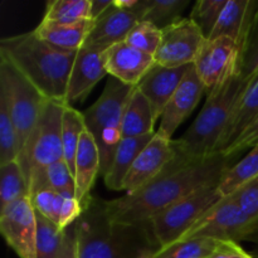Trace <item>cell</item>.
<instances>
[{
  "instance_id": "cell-1",
  "label": "cell",
  "mask_w": 258,
  "mask_h": 258,
  "mask_svg": "<svg viewBox=\"0 0 258 258\" xmlns=\"http://www.w3.org/2000/svg\"><path fill=\"white\" fill-rule=\"evenodd\" d=\"M233 156L214 154L179 165L171 161L151 183L121 198L106 201L111 219L118 223L148 224L154 216L194 191L221 183L234 165Z\"/></svg>"
},
{
  "instance_id": "cell-2",
  "label": "cell",
  "mask_w": 258,
  "mask_h": 258,
  "mask_svg": "<svg viewBox=\"0 0 258 258\" xmlns=\"http://www.w3.org/2000/svg\"><path fill=\"white\" fill-rule=\"evenodd\" d=\"M76 234L78 258H140L160 249L150 224L113 222L106 201L95 197L76 222Z\"/></svg>"
},
{
  "instance_id": "cell-3",
  "label": "cell",
  "mask_w": 258,
  "mask_h": 258,
  "mask_svg": "<svg viewBox=\"0 0 258 258\" xmlns=\"http://www.w3.org/2000/svg\"><path fill=\"white\" fill-rule=\"evenodd\" d=\"M0 55L8 58L48 100L66 103L77 52L54 47L30 30L3 38Z\"/></svg>"
},
{
  "instance_id": "cell-4",
  "label": "cell",
  "mask_w": 258,
  "mask_h": 258,
  "mask_svg": "<svg viewBox=\"0 0 258 258\" xmlns=\"http://www.w3.org/2000/svg\"><path fill=\"white\" fill-rule=\"evenodd\" d=\"M239 75L229 78L219 90L208 96L203 108L188 130L173 140L175 158L173 163L183 165L206 159L217 153L221 139L239 96L248 86Z\"/></svg>"
},
{
  "instance_id": "cell-5",
  "label": "cell",
  "mask_w": 258,
  "mask_h": 258,
  "mask_svg": "<svg viewBox=\"0 0 258 258\" xmlns=\"http://www.w3.org/2000/svg\"><path fill=\"white\" fill-rule=\"evenodd\" d=\"M135 87L111 77L103 92L83 112L86 130L97 144L101 158V174L105 175L112 164L122 136V121L126 106Z\"/></svg>"
},
{
  "instance_id": "cell-6",
  "label": "cell",
  "mask_w": 258,
  "mask_h": 258,
  "mask_svg": "<svg viewBox=\"0 0 258 258\" xmlns=\"http://www.w3.org/2000/svg\"><path fill=\"white\" fill-rule=\"evenodd\" d=\"M66 103L49 100L45 103L34 130L30 134L18 161L29 185L44 176L52 164L63 160L62 123Z\"/></svg>"
},
{
  "instance_id": "cell-7",
  "label": "cell",
  "mask_w": 258,
  "mask_h": 258,
  "mask_svg": "<svg viewBox=\"0 0 258 258\" xmlns=\"http://www.w3.org/2000/svg\"><path fill=\"white\" fill-rule=\"evenodd\" d=\"M0 97L8 106L22 153L49 100L3 55H0Z\"/></svg>"
},
{
  "instance_id": "cell-8",
  "label": "cell",
  "mask_w": 258,
  "mask_h": 258,
  "mask_svg": "<svg viewBox=\"0 0 258 258\" xmlns=\"http://www.w3.org/2000/svg\"><path fill=\"white\" fill-rule=\"evenodd\" d=\"M223 197L219 183L213 184L194 191L154 216L149 224L160 248L176 243Z\"/></svg>"
},
{
  "instance_id": "cell-9",
  "label": "cell",
  "mask_w": 258,
  "mask_h": 258,
  "mask_svg": "<svg viewBox=\"0 0 258 258\" xmlns=\"http://www.w3.org/2000/svg\"><path fill=\"white\" fill-rule=\"evenodd\" d=\"M197 238L258 243V222L237 204L233 197L224 196L178 242Z\"/></svg>"
},
{
  "instance_id": "cell-10",
  "label": "cell",
  "mask_w": 258,
  "mask_h": 258,
  "mask_svg": "<svg viewBox=\"0 0 258 258\" xmlns=\"http://www.w3.org/2000/svg\"><path fill=\"white\" fill-rule=\"evenodd\" d=\"M239 57L241 48L232 38L221 37L204 42L193 64L207 95L214 93L229 78L238 75Z\"/></svg>"
},
{
  "instance_id": "cell-11",
  "label": "cell",
  "mask_w": 258,
  "mask_h": 258,
  "mask_svg": "<svg viewBox=\"0 0 258 258\" xmlns=\"http://www.w3.org/2000/svg\"><path fill=\"white\" fill-rule=\"evenodd\" d=\"M206 40L190 18H181L161 29V43L154 55L155 63L169 68L193 64Z\"/></svg>"
},
{
  "instance_id": "cell-12",
  "label": "cell",
  "mask_w": 258,
  "mask_h": 258,
  "mask_svg": "<svg viewBox=\"0 0 258 258\" xmlns=\"http://www.w3.org/2000/svg\"><path fill=\"white\" fill-rule=\"evenodd\" d=\"M0 231L19 258H37V214L29 197L0 211Z\"/></svg>"
},
{
  "instance_id": "cell-13",
  "label": "cell",
  "mask_w": 258,
  "mask_h": 258,
  "mask_svg": "<svg viewBox=\"0 0 258 258\" xmlns=\"http://www.w3.org/2000/svg\"><path fill=\"white\" fill-rule=\"evenodd\" d=\"M175 158L173 139L156 131L150 143L143 149L134 161L130 171L126 175L122 191L134 193L140 190L158 178Z\"/></svg>"
},
{
  "instance_id": "cell-14",
  "label": "cell",
  "mask_w": 258,
  "mask_h": 258,
  "mask_svg": "<svg viewBox=\"0 0 258 258\" xmlns=\"http://www.w3.org/2000/svg\"><path fill=\"white\" fill-rule=\"evenodd\" d=\"M204 92L206 87L199 78L194 64H190L183 81L176 88L175 93L161 115L159 131H161L168 138H173L179 126L196 110Z\"/></svg>"
},
{
  "instance_id": "cell-15",
  "label": "cell",
  "mask_w": 258,
  "mask_h": 258,
  "mask_svg": "<svg viewBox=\"0 0 258 258\" xmlns=\"http://www.w3.org/2000/svg\"><path fill=\"white\" fill-rule=\"evenodd\" d=\"M107 75L125 85L136 87L144 76L155 64L154 55L148 54L128 43L111 45L103 52Z\"/></svg>"
},
{
  "instance_id": "cell-16",
  "label": "cell",
  "mask_w": 258,
  "mask_h": 258,
  "mask_svg": "<svg viewBox=\"0 0 258 258\" xmlns=\"http://www.w3.org/2000/svg\"><path fill=\"white\" fill-rule=\"evenodd\" d=\"M105 50L82 47L77 52L70 82H68L66 105L82 102L95 86L107 75L105 67Z\"/></svg>"
},
{
  "instance_id": "cell-17",
  "label": "cell",
  "mask_w": 258,
  "mask_h": 258,
  "mask_svg": "<svg viewBox=\"0 0 258 258\" xmlns=\"http://www.w3.org/2000/svg\"><path fill=\"white\" fill-rule=\"evenodd\" d=\"M188 68L189 66L169 68L155 63L136 86L150 102L156 120L161 118L166 105L183 81Z\"/></svg>"
},
{
  "instance_id": "cell-18",
  "label": "cell",
  "mask_w": 258,
  "mask_h": 258,
  "mask_svg": "<svg viewBox=\"0 0 258 258\" xmlns=\"http://www.w3.org/2000/svg\"><path fill=\"white\" fill-rule=\"evenodd\" d=\"M139 23V19L127 10L118 9L113 5L95 20L92 30L83 47L106 50L111 45L125 42L128 33Z\"/></svg>"
},
{
  "instance_id": "cell-19",
  "label": "cell",
  "mask_w": 258,
  "mask_h": 258,
  "mask_svg": "<svg viewBox=\"0 0 258 258\" xmlns=\"http://www.w3.org/2000/svg\"><path fill=\"white\" fill-rule=\"evenodd\" d=\"M101 173V158L97 144L87 130L81 136L80 146L75 161L76 198L82 206V211L91 201V189Z\"/></svg>"
},
{
  "instance_id": "cell-20",
  "label": "cell",
  "mask_w": 258,
  "mask_h": 258,
  "mask_svg": "<svg viewBox=\"0 0 258 258\" xmlns=\"http://www.w3.org/2000/svg\"><path fill=\"white\" fill-rule=\"evenodd\" d=\"M257 8L258 0H227L209 39L232 38L242 49Z\"/></svg>"
},
{
  "instance_id": "cell-21",
  "label": "cell",
  "mask_w": 258,
  "mask_h": 258,
  "mask_svg": "<svg viewBox=\"0 0 258 258\" xmlns=\"http://www.w3.org/2000/svg\"><path fill=\"white\" fill-rule=\"evenodd\" d=\"M258 116V76L248 83L233 108L217 153L224 154Z\"/></svg>"
},
{
  "instance_id": "cell-22",
  "label": "cell",
  "mask_w": 258,
  "mask_h": 258,
  "mask_svg": "<svg viewBox=\"0 0 258 258\" xmlns=\"http://www.w3.org/2000/svg\"><path fill=\"white\" fill-rule=\"evenodd\" d=\"M95 20L73 23V24H60V23L42 20L34 29V33L40 39L45 40L54 47L78 52L85 45Z\"/></svg>"
},
{
  "instance_id": "cell-23",
  "label": "cell",
  "mask_w": 258,
  "mask_h": 258,
  "mask_svg": "<svg viewBox=\"0 0 258 258\" xmlns=\"http://www.w3.org/2000/svg\"><path fill=\"white\" fill-rule=\"evenodd\" d=\"M156 133V131H155ZM155 133L138 138H123L116 150L115 158L107 173L103 175L105 184L111 190H122L123 181L143 149L150 143Z\"/></svg>"
},
{
  "instance_id": "cell-24",
  "label": "cell",
  "mask_w": 258,
  "mask_h": 258,
  "mask_svg": "<svg viewBox=\"0 0 258 258\" xmlns=\"http://www.w3.org/2000/svg\"><path fill=\"white\" fill-rule=\"evenodd\" d=\"M156 121L148 98L135 87L123 115L122 136L138 138L155 133L154 126Z\"/></svg>"
},
{
  "instance_id": "cell-25",
  "label": "cell",
  "mask_w": 258,
  "mask_h": 258,
  "mask_svg": "<svg viewBox=\"0 0 258 258\" xmlns=\"http://www.w3.org/2000/svg\"><path fill=\"white\" fill-rule=\"evenodd\" d=\"M189 0H139L138 5L131 10L139 22H150L159 29H164L181 19L184 9Z\"/></svg>"
},
{
  "instance_id": "cell-26",
  "label": "cell",
  "mask_w": 258,
  "mask_h": 258,
  "mask_svg": "<svg viewBox=\"0 0 258 258\" xmlns=\"http://www.w3.org/2000/svg\"><path fill=\"white\" fill-rule=\"evenodd\" d=\"M85 130L86 123L83 113L76 110L73 106L66 105L62 123L63 160L72 171L73 176H75L76 155H77L78 146H80L81 136Z\"/></svg>"
},
{
  "instance_id": "cell-27",
  "label": "cell",
  "mask_w": 258,
  "mask_h": 258,
  "mask_svg": "<svg viewBox=\"0 0 258 258\" xmlns=\"http://www.w3.org/2000/svg\"><path fill=\"white\" fill-rule=\"evenodd\" d=\"M28 196L29 189L19 161L0 165V211Z\"/></svg>"
},
{
  "instance_id": "cell-28",
  "label": "cell",
  "mask_w": 258,
  "mask_h": 258,
  "mask_svg": "<svg viewBox=\"0 0 258 258\" xmlns=\"http://www.w3.org/2000/svg\"><path fill=\"white\" fill-rule=\"evenodd\" d=\"M43 20L60 24L93 20L91 14V0H53L47 4Z\"/></svg>"
},
{
  "instance_id": "cell-29",
  "label": "cell",
  "mask_w": 258,
  "mask_h": 258,
  "mask_svg": "<svg viewBox=\"0 0 258 258\" xmlns=\"http://www.w3.org/2000/svg\"><path fill=\"white\" fill-rule=\"evenodd\" d=\"M226 243V241L213 238H197L176 242L159 249L155 253V258H208Z\"/></svg>"
},
{
  "instance_id": "cell-30",
  "label": "cell",
  "mask_w": 258,
  "mask_h": 258,
  "mask_svg": "<svg viewBox=\"0 0 258 258\" xmlns=\"http://www.w3.org/2000/svg\"><path fill=\"white\" fill-rule=\"evenodd\" d=\"M37 258H59L64 246L66 229L37 213Z\"/></svg>"
},
{
  "instance_id": "cell-31",
  "label": "cell",
  "mask_w": 258,
  "mask_h": 258,
  "mask_svg": "<svg viewBox=\"0 0 258 258\" xmlns=\"http://www.w3.org/2000/svg\"><path fill=\"white\" fill-rule=\"evenodd\" d=\"M258 176V144L251 149L244 158L227 171L219 183V190L223 196H229L246 181Z\"/></svg>"
},
{
  "instance_id": "cell-32",
  "label": "cell",
  "mask_w": 258,
  "mask_h": 258,
  "mask_svg": "<svg viewBox=\"0 0 258 258\" xmlns=\"http://www.w3.org/2000/svg\"><path fill=\"white\" fill-rule=\"evenodd\" d=\"M29 199L33 208L40 216L45 217L58 226L59 206L62 196L50 188L45 180L37 181L29 188Z\"/></svg>"
},
{
  "instance_id": "cell-33",
  "label": "cell",
  "mask_w": 258,
  "mask_h": 258,
  "mask_svg": "<svg viewBox=\"0 0 258 258\" xmlns=\"http://www.w3.org/2000/svg\"><path fill=\"white\" fill-rule=\"evenodd\" d=\"M20 148L5 101L0 97V165L19 159Z\"/></svg>"
},
{
  "instance_id": "cell-34",
  "label": "cell",
  "mask_w": 258,
  "mask_h": 258,
  "mask_svg": "<svg viewBox=\"0 0 258 258\" xmlns=\"http://www.w3.org/2000/svg\"><path fill=\"white\" fill-rule=\"evenodd\" d=\"M238 75L246 82L254 80L258 76V8L242 45Z\"/></svg>"
},
{
  "instance_id": "cell-35",
  "label": "cell",
  "mask_w": 258,
  "mask_h": 258,
  "mask_svg": "<svg viewBox=\"0 0 258 258\" xmlns=\"http://www.w3.org/2000/svg\"><path fill=\"white\" fill-rule=\"evenodd\" d=\"M227 0H198L191 9L190 18L206 39H209L216 28Z\"/></svg>"
},
{
  "instance_id": "cell-36",
  "label": "cell",
  "mask_w": 258,
  "mask_h": 258,
  "mask_svg": "<svg viewBox=\"0 0 258 258\" xmlns=\"http://www.w3.org/2000/svg\"><path fill=\"white\" fill-rule=\"evenodd\" d=\"M133 47L155 55L161 43V29L150 22H139L125 40Z\"/></svg>"
},
{
  "instance_id": "cell-37",
  "label": "cell",
  "mask_w": 258,
  "mask_h": 258,
  "mask_svg": "<svg viewBox=\"0 0 258 258\" xmlns=\"http://www.w3.org/2000/svg\"><path fill=\"white\" fill-rule=\"evenodd\" d=\"M44 179L48 185L58 193L76 194L75 176L64 160H59L48 166L44 170Z\"/></svg>"
},
{
  "instance_id": "cell-38",
  "label": "cell",
  "mask_w": 258,
  "mask_h": 258,
  "mask_svg": "<svg viewBox=\"0 0 258 258\" xmlns=\"http://www.w3.org/2000/svg\"><path fill=\"white\" fill-rule=\"evenodd\" d=\"M229 196L251 218L258 222V176L242 184Z\"/></svg>"
},
{
  "instance_id": "cell-39",
  "label": "cell",
  "mask_w": 258,
  "mask_h": 258,
  "mask_svg": "<svg viewBox=\"0 0 258 258\" xmlns=\"http://www.w3.org/2000/svg\"><path fill=\"white\" fill-rule=\"evenodd\" d=\"M59 206V219H58V227L62 231L68 228L70 226L75 224L78 218L82 214V206L76 198V194L73 193H60Z\"/></svg>"
},
{
  "instance_id": "cell-40",
  "label": "cell",
  "mask_w": 258,
  "mask_h": 258,
  "mask_svg": "<svg viewBox=\"0 0 258 258\" xmlns=\"http://www.w3.org/2000/svg\"><path fill=\"white\" fill-rule=\"evenodd\" d=\"M258 144V116L256 120L248 126L246 131L241 135V138L223 154L226 156H233L236 158L238 154L243 153L247 149H252Z\"/></svg>"
},
{
  "instance_id": "cell-41",
  "label": "cell",
  "mask_w": 258,
  "mask_h": 258,
  "mask_svg": "<svg viewBox=\"0 0 258 258\" xmlns=\"http://www.w3.org/2000/svg\"><path fill=\"white\" fill-rule=\"evenodd\" d=\"M59 258H78L77 234H76V223L66 228L64 246Z\"/></svg>"
},
{
  "instance_id": "cell-42",
  "label": "cell",
  "mask_w": 258,
  "mask_h": 258,
  "mask_svg": "<svg viewBox=\"0 0 258 258\" xmlns=\"http://www.w3.org/2000/svg\"><path fill=\"white\" fill-rule=\"evenodd\" d=\"M111 0H91V14H92V19L96 20L108 9L112 7Z\"/></svg>"
},
{
  "instance_id": "cell-43",
  "label": "cell",
  "mask_w": 258,
  "mask_h": 258,
  "mask_svg": "<svg viewBox=\"0 0 258 258\" xmlns=\"http://www.w3.org/2000/svg\"><path fill=\"white\" fill-rule=\"evenodd\" d=\"M139 0H113V5L118 9L127 10V12H131L134 8L138 5Z\"/></svg>"
},
{
  "instance_id": "cell-44",
  "label": "cell",
  "mask_w": 258,
  "mask_h": 258,
  "mask_svg": "<svg viewBox=\"0 0 258 258\" xmlns=\"http://www.w3.org/2000/svg\"><path fill=\"white\" fill-rule=\"evenodd\" d=\"M158 251H150V252H146V253H144L143 256L140 258H155V253Z\"/></svg>"
}]
</instances>
